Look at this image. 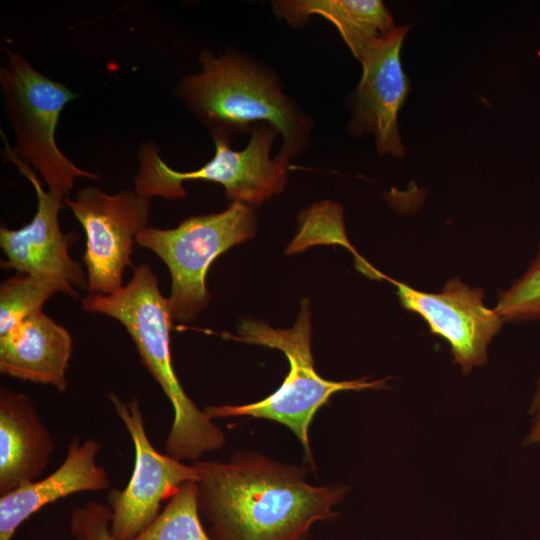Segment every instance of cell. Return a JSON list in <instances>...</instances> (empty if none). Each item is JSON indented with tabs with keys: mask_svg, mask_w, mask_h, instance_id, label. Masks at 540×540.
Wrapping results in <instances>:
<instances>
[{
	"mask_svg": "<svg viewBox=\"0 0 540 540\" xmlns=\"http://www.w3.org/2000/svg\"><path fill=\"white\" fill-rule=\"evenodd\" d=\"M193 465L212 540H304L314 523L335 516L333 507L347 492L341 485L313 486L305 467L249 451Z\"/></svg>",
	"mask_w": 540,
	"mask_h": 540,
	"instance_id": "1",
	"label": "cell"
},
{
	"mask_svg": "<svg viewBox=\"0 0 540 540\" xmlns=\"http://www.w3.org/2000/svg\"><path fill=\"white\" fill-rule=\"evenodd\" d=\"M199 62L200 72L182 77L174 93L212 137L231 139L267 123L282 136L280 155L290 160L308 146L313 122L269 68L232 50H203Z\"/></svg>",
	"mask_w": 540,
	"mask_h": 540,
	"instance_id": "2",
	"label": "cell"
},
{
	"mask_svg": "<svg viewBox=\"0 0 540 540\" xmlns=\"http://www.w3.org/2000/svg\"><path fill=\"white\" fill-rule=\"evenodd\" d=\"M82 308L112 317L125 327L143 365L170 401L173 421L164 442L166 454L195 462L224 446L223 431L188 397L176 376L170 350L173 317L148 265L135 267L129 282L113 294H87Z\"/></svg>",
	"mask_w": 540,
	"mask_h": 540,
	"instance_id": "3",
	"label": "cell"
},
{
	"mask_svg": "<svg viewBox=\"0 0 540 540\" xmlns=\"http://www.w3.org/2000/svg\"><path fill=\"white\" fill-rule=\"evenodd\" d=\"M309 301L303 300L292 328L274 329L254 320H243L238 340L281 350L288 358L290 370L282 385L268 397L246 405L207 406L209 418L252 416L287 426L301 442L310 464L314 465L309 443V427L316 412L331 395L347 390L382 389L385 380L330 381L314 369L311 353Z\"/></svg>",
	"mask_w": 540,
	"mask_h": 540,
	"instance_id": "4",
	"label": "cell"
},
{
	"mask_svg": "<svg viewBox=\"0 0 540 540\" xmlns=\"http://www.w3.org/2000/svg\"><path fill=\"white\" fill-rule=\"evenodd\" d=\"M279 134L271 124H257L250 132L246 147L240 151L230 147L231 139L213 136V158L199 169L188 172L169 167L161 159L155 143H142L134 191L147 199L174 200L186 195L184 181L203 180L221 184L232 203L260 205L281 192L287 182L289 159L279 153L271 156L272 145Z\"/></svg>",
	"mask_w": 540,
	"mask_h": 540,
	"instance_id": "5",
	"label": "cell"
},
{
	"mask_svg": "<svg viewBox=\"0 0 540 540\" xmlns=\"http://www.w3.org/2000/svg\"><path fill=\"white\" fill-rule=\"evenodd\" d=\"M6 56V64L0 67V86L16 138L12 150L40 174L48 190L67 198L77 178H100L77 167L55 141L64 107L79 95L37 71L20 53L6 50Z\"/></svg>",
	"mask_w": 540,
	"mask_h": 540,
	"instance_id": "6",
	"label": "cell"
},
{
	"mask_svg": "<svg viewBox=\"0 0 540 540\" xmlns=\"http://www.w3.org/2000/svg\"><path fill=\"white\" fill-rule=\"evenodd\" d=\"M256 214L252 206L233 202L224 211L185 219L176 228L146 227L136 243L159 256L171 276L167 297L173 320H194L210 296L206 274L212 262L229 248L253 237Z\"/></svg>",
	"mask_w": 540,
	"mask_h": 540,
	"instance_id": "7",
	"label": "cell"
},
{
	"mask_svg": "<svg viewBox=\"0 0 540 540\" xmlns=\"http://www.w3.org/2000/svg\"><path fill=\"white\" fill-rule=\"evenodd\" d=\"M86 234L83 260L88 294L110 295L123 287L136 236L147 227L150 199L135 191L107 194L94 186L64 199Z\"/></svg>",
	"mask_w": 540,
	"mask_h": 540,
	"instance_id": "8",
	"label": "cell"
},
{
	"mask_svg": "<svg viewBox=\"0 0 540 540\" xmlns=\"http://www.w3.org/2000/svg\"><path fill=\"white\" fill-rule=\"evenodd\" d=\"M109 400L133 442L134 469L123 490H111L107 499L112 509L110 531L115 540H131L147 528L169 500L190 480H196L194 465H187L158 452L145 429L139 400L123 401L110 393Z\"/></svg>",
	"mask_w": 540,
	"mask_h": 540,
	"instance_id": "9",
	"label": "cell"
},
{
	"mask_svg": "<svg viewBox=\"0 0 540 540\" xmlns=\"http://www.w3.org/2000/svg\"><path fill=\"white\" fill-rule=\"evenodd\" d=\"M1 134L5 144L3 156L31 182L37 197V210L30 223L16 230L1 226L0 246L7 258L1 266L42 280L59 282L77 294L74 287L87 288L88 282L81 265L69 254V247L78 236L65 234L60 229L59 212L65 198L44 190L32 167L14 154L6 137Z\"/></svg>",
	"mask_w": 540,
	"mask_h": 540,
	"instance_id": "10",
	"label": "cell"
},
{
	"mask_svg": "<svg viewBox=\"0 0 540 540\" xmlns=\"http://www.w3.org/2000/svg\"><path fill=\"white\" fill-rule=\"evenodd\" d=\"M389 281L396 286L401 305L449 343L454 362L464 374L486 362L488 345L505 321L495 308L485 306L481 288L452 278L440 292L430 293Z\"/></svg>",
	"mask_w": 540,
	"mask_h": 540,
	"instance_id": "11",
	"label": "cell"
},
{
	"mask_svg": "<svg viewBox=\"0 0 540 540\" xmlns=\"http://www.w3.org/2000/svg\"><path fill=\"white\" fill-rule=\"evenodd\" d=\"M409 27H397L376 40L362 55V76L356 89L349 131L372 134L379 154L402 157L405 148L398 128L399 111L410 84L401 64V48Z\"/></svg>",
	"mask_w": 540,
	"mask_h": 540,
	"instance_id": "12",
	"label": "cell"
},
{
	"mask_svg": "<svg viewBox=\"0 0 540 540\" xmlns=\"http://www.w3.org/2000/svg\"><path fill=\"white\" fill-rule=\"evenodd\" d=\"M102 444L93 438L80 443L72 439L62 464L51 474L0 497V540H11L32 514L66 496L86 491H104L111 483L96 458Z\"/></svg>",
	"mask_w": 540,
	"mask_h": 540,
	"instance_id": "13",
	"label": "cell"
},
{
	"mask_svg": "<svg viewBox=\"0 0 540 540\" xmlns=\"http://www.w3.org/2000/svg\"><path fill=\"white\" fill-rule=\"evenodd\" d=\"M72 355L70 333L39 309L0 336V372L33 383L67 389Z\"/></svg>",
	"mask_w": 540,
	"mask_h": 540,
	"instance_id": "14",
	"label": "cell"
},
{
	"mask_svg": "<svg viewBox=\"0 0 540 540\" xmlns=\"http://www.w3.org/2000/svg\"><path fill=\"white\" fill-rule=\"evenodd\" d=\"M55 443L31 401L0 388V495L36 481L46 469Z\"/></svg>",
	"mask_w": 540,
	"mask_h": 540,
	"instance_id": "15",
	"label": "cell"
},
{
	"mask_svg": "<svg viewBox=\"0 0 540 540\" xmlns=\"http://www.w3.org/2000/svg\"><path fill=\"white\" fill-rule=\"evenodd\" d=\"M272 6L293 27L303 26L313 15L330 21L358 60L376 40L397 28L380 0H278Z\"/></svg>",
	"mask_w": 540,
	"mask_h": 540,
	"instance_id": "16",
	"label": "cell"
},
{
	"mask_svg": "<svg viewBox=\"0 0 540 540\" xmlns=\"http://www.w3.org/2000/svg\"><path fill=\"white\" fill-rule=\"evenodd\" d=\"M131 540H212L201 523L196 481L183 483L153 522Z\"/></svg>",
	"mask_w": 540,
	"mask_h": 540,
	"instance_id": "17",
	"label": "cell"
},
{
	"mask_svg": "<svg viewBox=\"0 0 540 540\" xmlns=\"http://www.w3.org/2000/svg\"><path fill=\"white\" fill-rule=\"evenodd\" d=\"M57 293L77 296L59 282L42 280L27 274L6 279L0 286V336L6 334Z\"/></svg>",
	"mask_w": 540,
	"mask_h": 540,
	"instance_id": "18",
	"label": "cell"
},
{
	"mask_svg": "<svg viewBox=\"0 0 540 540\" xmlns=\"http://www.w3.org/2000/svg\"><path fill=\"white\" fill-rule=\"evenodd\" d=\"M495 309L505 322L540 320V245L524 273L499 294Z\"/></svg>",
	"mask_w": 540,
	"mask_h": 540,
	"instance_id": "19",
	"label": "cell"
},
{
	"mask_svg": "<svg viewBox=\"0 0 540 540\" xmlns=\"http://www.w3.org/2000/svg\"><path fill=\"white\" fill-rule=\"evenodd\" d=\"M112 509L95 500L76 508L69 521L70 533L76 540H115L110 531Z\"/></svg>",
	"mask_w": 540,
	"mask_h": 540,
	"instance_id": "20",
	"label": "cell"
},
{
	"mask_svg": "<svg viewBox=\"0 0 540 540\" xmlns=\"http://www.w3.org/2000/svg\"><path fill=\"white\" fill-rule=\"evenodd\" d=\"M529 413L531 424L525 444H536L540 442V379L537 382Z\"/></svg>",
	"mask_w": 540,
	"mask_h": 540,
	"instance_id": "21",
	"label": "cell"
}]
</instances>
